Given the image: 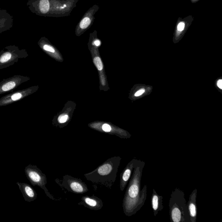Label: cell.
Returning a JSON list of instances; mask_svg holds the SVG:
<instances>
[{
  "label": "cell",
  "instance_id": "2e32d148",
  "mask_svg": "<svg viewBox=\"0 0 222 222\" xmlns=\"http://www.w3.org/2000/svg\"><path fill=\"white\" fill-rule=\"evenodd\" d=\"M11 54L8 52L4 53L0 57V62L2 63L6 62L8 61L11 58Z\"/></svg>",
  "mask_w": 222,
  "mask_h": 222
},
{
  "label": "cell",
  "instance_id": "277c9868",
  "mask_svg": "<svg viewBox=\"0 0 222 222\" xmlns=\"http://www.w3.org/2000/svg\"><path fill=\"white\" fill-rule=\"evenodd\" d=\"M24 172L26 177L33 186H38L45 191L47 197L50 199L57 201L46 187L47 184V177L46 175L42 173V171L36 165L29 164L25 168Z\"/></svg>",
  "mask_w": 222,
  "mask_h": 222
},
{
  "label": "cell",
  "instance_id": "ba28073f",
  "mask_svg": "<svg viewBox=\"0 0 222 222\" xmlns=\"http://www.w3.org/2000/svg\"><path fill=\"white\" fill-rule=\"evenodd\" d=\"M138 160L134 158L132 160L121 173L120 177V189L122 191L125 190L128 184Z\"/></svg>",
  "mask_w": 222,
  "mask_h": 222
},
{
  "label": "cell",
  "instance_id": "d6986e66",
  "mask_svg": "<svg viewBox=\"0 0 222 222\" xmlns=\"http://www.w3.org/2000/svg\"><path fill=\"white\" fill-rule=\"evenodd\" d=\"M22 95L20 93H17L13 95L12 96H11V99L15 101L17 100H19V99L22 97Z\"/></svg>",
  "mask_w": 222,
  "mask_h": 222
},
{
  "label": "cell",
  "instance_id": "8fae6325",
  "mask_svg": "<svg viewBox=\"0 0 222 222\" xmlns=\"http://www.w3.org/2000/svg\"><path fill=\"white\" fill-rule=\"evenodd\" d=\"M197 189L193 191L189 197V200L187 203L188 210L190 214V221L191 222H196L197 218Z\"/></svg>",
  "mask_w": 222,
  "mask_h": 222
},
{
  "label": "cell",
  "instance_id": "5b68a950",
  "mask_svg": "<svg viewBox=\"0 0 222 222\" xmlns=\"http://www.w3.org/2000/svg\"><path fill=\"white\" fill-rule=\"evenodd\" d=\"M56 182L68 191L76 194H84L89 191L88 187L82 180L69 175L64 176L61 180H56Z\"/></svg>",
  "mask_w": 222,
  "mask_h": 222
},
{
  "label": "cell",
  "instance_id": "8992f818",
  "mask_svg": "<svg viewBox=\"0 0 222 222\" xmlns=\"http://www.w3.org/2000/svg\"><path fill=\"white\" fill-rule=\"evenodd\" d=\"M147 189V186L146 185H145L138 197L123 201V210L125 215L132 216L142 207L146 199Z\"/></svg>",
  "mask_w": 222,
  "mask_h": 222
},
{
  "label": "cell",
  "instance_id": "52a82bcc",
  "mask_svg": "<svg viewBox=\"0 0 222 222\" xmlns=\"http://www.w3.org/2000/svg\"><path fill=\"white\" fill-rule=\"evenodd\" d=\"M99 8L100 7L98 5H94L87 10L76 26L77 35H81L92 26L94 21V15Z\"/></svg>",
  "mask_w": 222,
  "mask_h": 222
},
{
  "label": "cell",
  "instance_id": "603a6c76",
  "mask_svg": "<svg viewBox=\"0 0 222 222\" xmlns=\"http://www.w3.org/2000/svg\"><path fill=\"white\" fill-rule=\"evenodd\" d=\"M93 44H94L95 46L98 47V46H100L101 45L100 41L99 40H95L94 41Z\"/></svg>",
  "mask_w": 222,
  "mask_h": 222
},
{
  "label": "cell",
  "instance_id": "44dd1931",
  "mask_svg": "<svg viewBox=\"0 0 222 222\" xmlns=\"http://www.w3.org/2000/svg\"><path fill=\"white\" fill-rule=\"evenodd\" d=\"M145 91L144 89H141V90H139V91H138V92H136V93H135L134 95H135V96H140V95H141L142 94L144 93Z\"/></svg>",
  "mask_w": 222,
  "mask_h": 222
},
{
  "label": "cell",
  "instance_id": "7c38bea8",
  "mask_svg": "<svg viewBox=\"0 0 222 222\" xmlns=\"http://www.w3.org/2000/svg\"><path fill=\"white\" fill-rule=\"evenodd\" d=\"M153 193L152 196V205L154 215L156 216L159 212L162 211L164 208L162 196L157 194L154 189H153Z\"/></svg>",
  "mask_w": 222,
  "mask_h": 222
},
{
  "label": "cell",
  "instance_id": "ffe728a7",
  "mask_svg": "<svg viewBox=\"0 0 222 222\" xmlns=\"http://www.w3.org/2000/svg\"><path fill=\"white\" fill-rule=\"evenodd\" d=\"M185 24L184 23H180L177 26V30L179 31H182L184 28Z\"/></svg>",
  "mask_w": 222,
  "mask_h": 222
},
{
  "label": "cell",
  "instance_id": "9a60e30c",
  "mask_svg": "<svg viewBox=\"0 0 222 222\" xmlns=\"http://www.w3.org/2000/svg\"><path fill=\"white\" fill-rule=\"evenodd\" d=\"M94 63L97 67L99 70H102L103 69V65L100 58L99 57H96L94 59Z\"/></svg>",
  "mask_w": 222,
  "mask_h": 222
},
{
  "label": "cell",
  "instance_id": "30bf717a",
  "mask_svg": "<svg viewBox=\"0 0 222 222\" xmlns=\"http://www.w3.org/2000/svg\"><path fill=\"white\" fill-rule=\"evenodd\" d=\"M25 200L28 202L33 201L38 197L35 190L30 185L25 183H17Z\"/></svg>",
  "mask_w": 222,
  "mask_h": 222
},
{
  "label": "cell",
  "instance_id": "6da1fadb",
  "mask_svg": "<svg viewBox=\"0 0 222 222\" xmlns=\"http://www.w3.org/2000/svg\"><path fill=\"white\" fill-rule=\"evenodd\" d=\"M121 160L120 156L109 158L94 170L84 174L85 178L93 184L101 185L111 189L116 180Z\"/></svg>",
  "mask_w": 222,
  "mask_h": 222
},
{
  "label": "cell",
  "instance_id": "7a4b0ae2",
  "mask_svg": "<svg viewBox=\"0 0 222 222\" xmlns=\"http://www.w3.org/2000/svg\"><path fill=\"white\" fill-rule=\"evenodd\" d=\"M169 206L171 221L191 222L187 203L183 191L176 188L172 191Z\"/></svg>",
  "mask_w": 222,
  "mask_h": 222
},
{
  "label": "cell",
  "instance_id": "3957f363",
  "mask_svg": "<svg viewBox=\"0 0 222 222\" xmlns=\"http://www.w3.org/2000/svg\"><path fill=\"white\" fill-rule=\"evenodd\" d=\"M145 162L138 160L129 180L123 201L134 198L140 192L141 182Z\"/></svg>",
  "mask_w": 222,
  "mask_h": 222
},
{
  "label": "cell",
  "instance_id": "9c48e42d",
  "mask_svg": "<svg viewBox=\"0 0 222 222\" xmlns=\"http://www.w3.org/2000/svg\"><path fill=\"white\" fill-rule=\"evenodd\" d=\"M91 210H99L101 209L103 206L102 200L95 196H84L82 197L81 201L79 203Z\"/></svg>",
  "mask_w": 222,
  "mask_h": 222
},
{
  "label": "cell",
  "instance_id": "5bb4252c",
  "mask_svg": "<svg viewBox=\"0 0 222 222\" xmlns=\"http://www.w3.org/2000/svg\"><path fill=\"white\" fill-rule=\"evenodd\" d=\"M15 83L14 82H10L3 85L2 89L3 91H8L13 89L15 86Z\"/></svg>",
  "mask_w": 222,
  "mask_h": 222
},
{
  "label": "cell",
  "instance_id": "4fadbf2b",
  "mask_svg": "<svg viewBox=\"0 0 222 222\" xmlns=\"http://www.w3.org/2000/svg\"><path fill=\"white\" fill-rule=\"evenodd\" d=\"M39 8L42 14L47 13L50 9L49 0H40L39 3Z\"/></svg>",
  "mask_w": 222,
  "mask_h": 222
},
{
  "label": "cell",
  "instance_id": "e0dca14e",
  "mask_svg": "<svg viewBox=\"0 0 222 222\" xmlns=\"http://www.w3.org/2000/svg\"><path fill=\"white\" fill-rule=\"evenodd\" d=\"M68 118V116L67 115H61L58 118V122L61 123H63L67 122Z\"/></svg>",
  "mask_w": 222,
  "mask_h": 222
},
{
  "label": "cell",
  "instance_id": "ac0fdd59",
  "mask_svg": "<svg viewBox=\"0 0 222 222\" xmlns=\"http://www.w3.org/2000/svg\"><path fill=\"white\" fill-rule=\"evenodd\" d=\"M43 48L45 50L49 51V52H52V53H54L55 52L54 49L53 47L48 45H44Z\"/></svg>",
  "mask_w": 222,
  "mask_h": 222
},
{
  "label": "cell",
  "instance_id": "7402d4cb",
  "mask_svg": "<svg viewBox=\"0 0 222 222\" xmlns=\"http://www.w3.org/2000/svg\"><path fill=\"white\" fill-rule=\"evenodd\" d=\"M217 85L219 88H220L221 89H222V79H220V80H218V82H217Z\"/></svg>",
  "mask_w": 222,
  "mask_h": 222
}]
</instances>
